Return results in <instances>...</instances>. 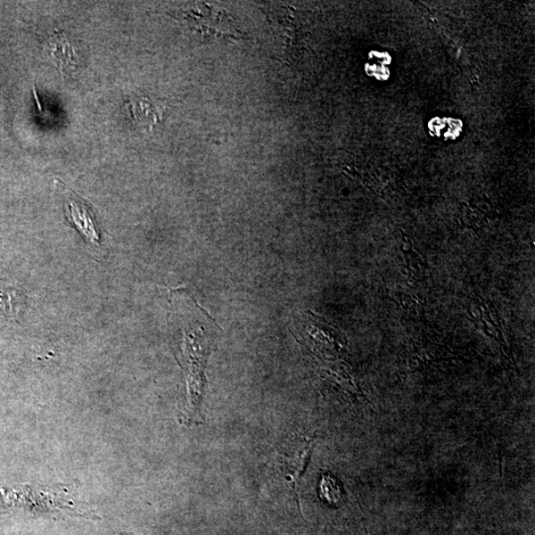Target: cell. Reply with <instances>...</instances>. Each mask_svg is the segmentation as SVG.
<instances>
[{
	"label": "cell",
	"instance_id": "obj_1",
	"mask_svg": "<svg viewBox=\"0 0 535 535\" xmlns=\"http://www.w3.org/2000/svg\"><path fill=\"white\" fill-rule=\"evenodd\" d=\"M172 321L180 328L181 362L189 389L187 416L198 410L205 386V366L210 351V336L216 321L189 294L178 292L174 298Z\"/></svg>",
	"mask_w": 535,
	"mask_h": 535
},
{
	"label": "cell",
	"instance_id": "obj_2",
	"mask_svg": "<svg viewBox=\"0 0 535 535\" xmlns=\"http://www.w3.org/2000/svg\"><path fill=\"white\" fill-rule=\"evenodd\" d=\"M66 214L70 222L82 234L88 244L95 250L101 249V235L93 212L86 205L75 196L73 193L67 191Z\"/></svg>",
	"mask_w": 535,
	"mask_h": 535
},
{
	"label": "cell",
	"instance_id": "obj_3",
	"mask_svg": "<svg viewBox=\"0 0 535 535\" xmlns=\"http://www.w3.org/2000/svg\"><path fill=\"white\" fill-rule=\"evenodd\" d=\"M50 57L62 75L67 76L78 68V55L75 44L64 32L51 35L48 40Z\"/></svg>",
	"mask_w": 535,
	"mask_h": 535
},
{
	"label": "cell",
	"instance_id": "obj_4",
	"mask_svg": "<svg viewBox=\"0 0 535 535\" xmlns=\"http://www.w3.org/2000/svg\"><path fill=\"white\" fill-rule=\"evenodd\" d=\"M298 443L294 449L292 446L291 450L284 455L283 459L285 480H287L292 492L296 494H298V484L301 473L306 468L310 452V446L308 441H299Z\"/></svg>",
	"mask_w": 535,
	"mask_h": 535
},
{
	"label": "cell",
	"instance_id": "obj_5",
	"mask_svg": "<svg viewBox=\"0 0 535 535\" xmlns=\"http://www.w3.org/2000/svg\"><path fill=\"white\" fill-rule=\"evenodd\" d=\"M127 106L130 119L142 128H152L160 120L158 107L148 97H134Z\"/></svg>",
	"mask_w": 535,
	"mask_h": 535
},
{
	"label": "cell",
	"instance_id": "obj_6",
	"mask_svg": "<svg viewBox=\"0 0 535 535\" xmlns=\"http://www.w3.org/2000/svg\"><path fill=\"white\" fill-rule=\"evenodd\" d=\"M320 497L324 501L333 506L342 504L343 495L341 485L336 479L329 474L323 476L320 482Z\"/></svg>",
	"mask_w": 535,
	"mask_h": 535
}]
</instances>
